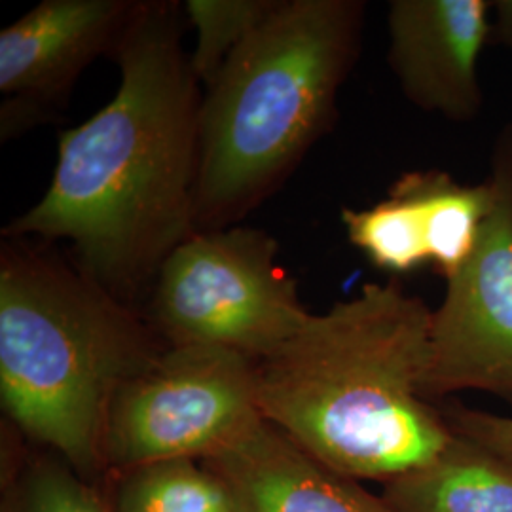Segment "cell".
Listing matches in <instances>:
<instances>
[{
    "instance_id": "6da1fadb",
    "label": "cell",
    "mask_w": 512,
    "mask_h": 512,
    "mask_svg": "<svg viewBox=\"0 0 512 512\" xmlns=\"http://www.w3.org/2000/svg\"><path fill=\"white\" fill-rule=\"evenodd\" d=\"M184 31L181 2L139 0L112 54L114 97L59 135L50 186L2 230L69 241L74 264L133 308L165 258L196 234L203 90Z\"/></svg>"
},
{
    "instance_id": "7a4b0ae2",
    "label": "cell",
    "mask_w": 512,
    "mask_h": 512,
    "mask_svg": "<svg viewBox=\"0 0 512 512\" xmlns=\"http://www.w3.org/2000/svg\"><path fill=\"white\" fill-rule=\"evenodd\" d=\"M433 310L395 281L366 283L256 363L264 420L353 480L389 482L454 439L423 395Z\"/></svg>"
},
{
    "instance_id": "3957f363",
    "label": "cell",
    "mask_w": 512,
    "mask_h": 512,
    "mask_svg": "<svg viewBox=\"0 0 512 512\" xmlns=\"http://www.w3.org/2000/svg\"><path fill=\"white\" fill-rule=\"evenodd\" d=\"M169 348L145 313L57 255L2 238L0 399L21 437L90 482L109 473L107 423L118 391Z\"/></svg>"
},
{
    "instance_id": "277c9868",
    "label": "cell",
    "mask_w": 512,
    "mask_h": 512,
    "mask_svg": "<svg viewBox=\"0 0 512 512\" xmlns=\"http://www.w3.org/2000/svg\"><path fill=\"white\" fill-rule=\"evenodd\" d=\"M365 12L361 0H279L203 90L196 232L238 226L329 133Z\"/></svg>"
},
{
    "instance_id": "5b68a950",
    "label": "cell",
    "mask_w": 512,
    "mask_h": 512,
    "mask_svg": "<svg viewBox=\"0 0 512 512\" xmlns=\"http://www.w3.org/2000/svg\"><path fill=\"white\" fill-rule=\"evenodd\" d=\"M277 253L266 230L238 224L196 232L165 258L143 313L169 348L230 349L260 363L311 315Z\"/></svg>"
},
{
    "instance_id": "8992f818",
    "label": "cell",
    "mask_w": 512,
    "mask_h": 512,
    "mask_svg": "<svg viewBox=\"0 0 512 512\" xmlns=\"http://www.w3.org/2000/svg\"><path fill=\"white\" fill-rule=\"evenodd\" d=\"M262 421L255 361L211 346L167 348L110 406L109 473L215 458Z\"/></svg>"
},
{
    "instance_id": "52a82bcc",
    "label": "cell",
    "mask_w": 512,
    "mask_h": 512,
    "mask_svg": "<svg viewBox=\"0 0 512 512\" xmlns=\"http://www.w3.org/2000/svg\"><path fill=\"white\" fill-rule=\"evenodd\" d=\"M488 183L494 203L480 243L433 310L423 385L431 403L461 391L512 401V128L497 141Z\"/></svg>"
},
{
    "instance_id": "ba28073f",
    "label": "cell",
    "mask_w": 512,
    "mask_h": 512,
    "mask_svg": "<svg viewBox=\"0 0 512 512\" xmlns=\"http://www.w3.org/2000/svg\"><path fill=\"white\" fill-rule=\"evenodd\" d=\"M139 0H44L0 33L2 141L52 120L76 80L112 55Z\"/></svg>"
},
{
    "instance_id": "9c48e42d",
    "label": "cell",
    "mask_w": 512,
    "mask_h": 512,
    "mask_svg": "<svg viewBox=\"0 0 512 512\" xmlns=\"http://www.w3.org/2000/svg\"><path fill=\"white\" fill-rule=\"evenodd\" d=\"M494 203L492 184H463L450 173L408 171L365 209H342L349 243L385 274L431 268L446 281L480 243Z\"/></svg>"
},
{
    "instance_id": "30bf717a",
    "label": "cell",
    "mask_w": 512,
    "mask_h": 512,
    "mask_svg": "<svg viewBox=\"0 0 512 512\" xmlns=\"http://www.w3.org/2000/svg\"><path fill=\"white\" fill-rule=\"evenodd\" d=\"M486 0H393L387 61L410 103L454 122L480 114L478 61L492 40Z\"/></svg>"
},
{
    "instance_id": "8fae6325",
    "label": "cell",
    "mask_w": 512,
    "mask_h": 512,
    "mask_svg": "<svg viewBox=\"0 0 512 512\" xmlns=\"http://www.w3.org/2000/svg\"><path fill=\"white\" fill-rule=\"evenodd\" d=\"M202 463L224 482L236 512H395L382 495L311 458L270 421Z\"/></svg>"
},
{
    "instance_id": "7c38bea8",
    "label": "cell",
    "mask_w": 512,
    "mask_h": 512,
    "mask_svg": "<svg viewBox=\"0 0 512 512\" xmlns=\"http://www.w3.org/2000/svg\"><path fill=\"white\" fill-rule=\"evenodd\" d=\"M395 512H512V463L459 437L439 456L384 484Z\"/></svg>"
},
{
    "instance_id": "4fadbf2b",
    "label": "cell",
    "mask_w": 512,
    "mask_h": 512,
    "mask_svg": "<svg viewBox=\"0 0 512 512\" xmlns=\"http://www.w3.org/2000/svg\"><path fill=\"white\" fill-rule=\"evenodd\" d=\"M116 478L112 512H236L228 488L202 461H160Z\"/></svg>"
},
{
    "instance_id": "5bb4252c",
    "label": "cell",
    "mask_w": 512,
    "mask_h": 512,
    "mask_svg": "<svg viewBox=\"0 0 512 512\" xmlns=\"http://www.w3.org/2000/svg\"><path fill=\"white\" fill-rule=\"evenodd\" d=\"M279 0H186V25L196 31L190 65L202 90L211 86L239 46L270 18Z\"/></svg>"
},
{
    "instance_id": "9a60e30c",
    "label": "cell",
    "mask_w": 512,
    "mask_h": 512,
    "mask_svg": "<svg viewBox=\"0 0 512 512\" xmlns=\"http://www.w3.org/2000/svg\"><path fill=\"white\" fill-rule=\"evenodd\" d=\"M2 512H112L95 484L61 458L42 456L21 469L4 495Z\"/></svg>"
},
{
    "instance_id": "2e32d148",
    "label": "cell",
    "mask_w": 512,
    "mask_h": 512,
    "mask_svg": "<svg viewBox=\"0 0 512 512\" xmlns=\"http://www.w3.org/2000/svg\"><path fill=\"white\" fill-rule=\"evenodd\" d=\"M452 431L512 463V418L469 408L461 403H439Z\"/></svg>"
},
{
    "instance_id": "e0dca14e",
    "label": "cell",
    "mask_w": 512,
    "mask_h": 512,
    "mask_svg": "<svg viewBox=\"0 0 512 512\" xmlns=\"http://www.w3.org/2000/svg\"><path fill=\"white\" fill-rule=\"evenodd\" d=\"M494 4L497 21L492 23V40L512 48V0H499Z\"/></svg>"
}]
</instances>
